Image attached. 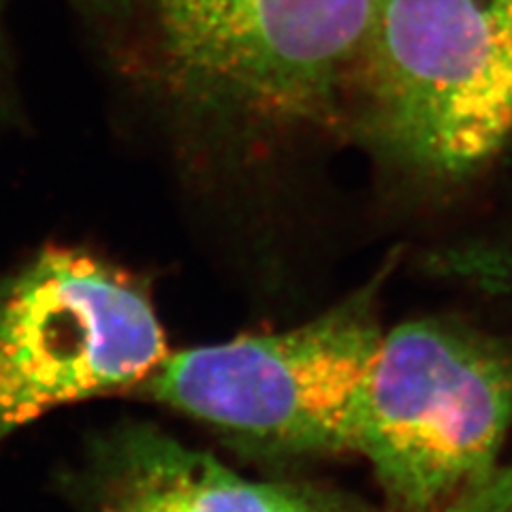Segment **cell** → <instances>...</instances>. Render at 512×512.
<instances>
[{"label": "cell", "instance_id": "8", "mask_svg": "<svg viewBox=\"0 0 512 512\" xmlns=\"http://www.w3.org/2000/svg\"><path fill=\"white\" fill-rule=\"evenodd\" d=\"M88 15H101V18H120V15L137 11L141 0H73Z\"/></svg>", "mask_w": 512, "mask_h": 512}, {"label": "cell", "instance_id": "1", "mask_svg": "<svg viewBox=\"0 0 512 512\" xmlns=\"http://www.w3.org/2000/svg\"><path fill=\"white\" fill-rule=\"evenodd\" d=\"M346 103L395 167L474 178L512 148V0H378Z\"/></svg>", "mask_w": 512, "mask_h": 512}, {"label": "cell", "instance_id": "7", "mask_svg": "<svg viewBox=\"0 0 512 512\" xmlns=\"http://www.w3.org/2000/svg\"><path fill=\"white\" fill-rule=\"evenodd\" d=\"M9 0H0V126L18 118V99H15L13 64L9 37L5 28V13Z\"/></svg>", "mask_w": 512, "mask_h": 512}, {"label": "cell", "instance_id": "3", "mask_svg": "<svg viewBox=\"0 0 512 512\" xmlns=\"http://www.w3.org/2000/svg\"><path fill=\"white\" fill-rule=\"evenodd\" d=\"M382 269L299 327L169 352L135 393L259 457L350 453L352 421L384 338Z\"/></svg>", "mask_w": 512, "mask_h": 512}, {"label": "cell", "instance_id": "2", "mask_svg": "<svg viewBox=\"0 0 512 512\" xmlns=\"http://www.w3.org/2000/svg\"><path fill=\"white\" fill-rule=\"evenodd\" d=\"M512 342L446 318L384 333L352 421L389 512H444L502 466Z\"/></svg>", "mask_w": 512, "mask_h": 512}, {"label": "cell", "instance_id": "6", "mask_svg": "<svg viewBox=\"0 0 512 512\" xmlns=\"http://www.w3.org/2000/svg\"><path fill=\"white\" fill-rule=\"evenodd\" d=\"M77 495L86 512H378L331 485L250 480L148 423L90 444Z\"/></svg>", "mask_w": 512, "mask_h": 512}, {"label": "cell", "instance_id": "5", "mask_svg": "<svg viewBox=\"0 0 512 512\" xmlns=\"http://www.w3.org/2000/svg\"><path fill=\"white\" fill-rule=\"evenodd\" d=\"M167 355L139 278L86 250L45 248L0 280V442L60 406L135 391Z\"/></svg>", "mask_w": 512, "mask_h": 512}, {"label": "cell", "instance_id": "4", "mask_svg": "<svg viewBox=\"0 0 512 512\" xmlns=\"http://www.w3.org/2000/svg\"><path fill=\"white\" fill-rule=\"evenodd\" d=\"M378 0H141L158 73L190 111L242 126L327 124Z\"/></svg>", "mask_w": 512, "mask_h": 512}]
</instances>
